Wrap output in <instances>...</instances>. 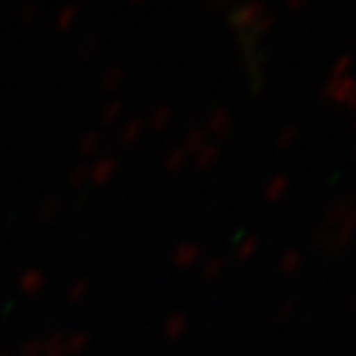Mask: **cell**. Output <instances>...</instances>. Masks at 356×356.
<instances>
[{
    "mask_svg": "<svg viewBox=\"0 0 356 356\" xmlns=\"http://www.w3.org/2000/svg\"><path fill=\"white\" fill-rule=\"evenodd\" d=\"M266 4L261 0H250L242 4L236 13L232 14V26L238 30V32H252L255 26L259 24L264 18L267 16Z\"/></svg>",
    "mask_w": 356,
    "mask_h": 356,
    "instance_id": "1",
    "label": "cell"
},
{
    "mask_svg": "<svg viewBox=\"0 0 356 356\" xmlns=\"http://www.w3.org/2000/svg\"><path fill=\"white\" fill-rule=\"evenodd\" d=\"M325 97L346 107H356V79L350 76L331 77L325 88Z\"/></svg>",
    "mask_w": 356,
    "mask_h": 356,
    "instance_id": "2",
    "label": "cell"
},
{
    "mask_svg": "<svg viewBox=\"0 0 356 356\" xmlns=\"http://www.w3.org/2000/svg\"><path fill=\"white\" fill-rule=\"evenodd\" d=\"M115 172H117V161L115 159H103V161H97L93 165V168L88 172V178L93 184L102 186L113 178Z\"/></svg>",
    "mask_w": 356,
    "mask_h": 356,
    "instance_id": "3",
    "label": "cell"
},
{
    "mask_svg": "<svg viewBox=\"0 0 356 356\" xmlns=\"http://www.w3.org/2000/svg\"><path fill=\"white\" fill-rule=\"evenodd\" d=\"M198 257H200V250L194 243H182V245H178L177 250H175V255H172L175 264L178 267H182V269H188V267L196 266Z\"/></svg>",
    "mask_w": 356,
    "mask_h": 356,
    "instance_id": "4",
    "label": "cell"
},
{
    "mask_svg": "<svg viewBox=\"0 0 356 356\" xmlns=\"http://www.w3.org/2000/svg\"><path fill=\"white\" fill-rule=\"evenodd\" d=\"M208 129L218 137H226L232 129V117L226 109H216L214 113L208 117Z\"/></svg>",
    "mask_w": 356,
    "mask_h": 356,
    "instance_id": "5",
    "label": "cell"
},
{
    "mask_svg": "<svg viewBox=\"0 0 356 356\" xmlns=\"http://www.w3.org/2000/svg\"><path fill=\"white\" fill-rule=\"evenodd\" d=\"M44 287V275L32 269V271H26L24 275L20 277V289L26 293V295H34L38 293L40 289Z\"/></svg>",
    "mask_w": 356,
    "mask_h": 356,
    "instance_id": "6",
    "label": "cell"
},
{
    "mask_svg": "<svg viewBox=\"0 0 356 356\" xmlns=\"http://www.w3.org/2000/svg\"><path fill=\"white\" fill-rule=\"evenodd\" d=\"M186 331V317L184 315H172L168 317L165 325V337L168 341H178Z\"/></svg>",
    "mask_w": 356,
    "mask_h": 356,
    "instance_id": "7",
    "label": "cell"
},
{
    "mask_svg": "<svg viewBox=\"0 0 356 356\" xmlns=\"http://www.w3.org/2000/svg\"><path fill=\"white\" fill-rule=\"evenodd\" d=\"M77 20V6L74 4H65L64 8L58 13L56 16V28L60 30V32H67L72 26L76 24Z\"/></svg>",
    "mask_w": 356,
    "mask_h": 356,
    "instance_id": "8",
    "label": "cell"
},
{
    "mask_svg": "<svg viewBox=\"0 0 356 356\" xmlns=\"http://www.w3.org/2000/svg\"><path fill=\"white\" fill-rule=\"evenodd\" d=\"M89 343V337L86 332H74L72 337H67L64 343H62V348H64L65 355H77L81 353Z\"/></svg>",
    "mask_w": 356,
    "mask_h": 356,
    "instance_id": "9",
    "label": "cell"
},
{
    "mask_svg": "<svg viewBox=\"0 0 356 356\" xmlns=\"http://www.w3.org/2000/svg\"><path fill=\"white\" fill-rule=\"evenodd\" d=\"M218 156V149L212 145V143H204L202 147L196 151V166L200 170H206L208 166L212 165L216 161Z\"/></svg>",
    "mask_w": 356,
    "mask_h": 356,
    "instance_id": "10",
    "label": "cell"
},
{
    "mask_svg": "<svg viewBox=\"0 0 356 356\" xmlns=\"http://www.w3.org/2000/svg\"><path fill=\"white\" fill-rule=\"evenodd\" d=\"M143 121L140 119H135V121H129L125 129H123V133H121V139L125 145H133V143H137L140 139V135H143Z\"/></svg>",
    "mask_w": 356,
    "mask_h": 356,
    "instance_id": "11",
    "label": "cell"
},
{
    "mask_svg": "<svg viewBox=\"0 0 356 356\" xmlns=\"http://www.w3.org/2000/svg\"><path fill=\"white\" fill-rule=\"evenodd\" d=\"M123 81V70L121 67H109L103 76V88L107 91H115Z\"/></svg>",
    "mask_w": 356,
    "mask_h": 356,
    "instance_id": "12",
    "label": "cell"
},
{
    "mask_svg": "<svg viewBox=\"0 0 356 356\" xmlns=\"http://www.w3.org/2000/svg\"><path fill=\"white\" fill-rule=\"evenodd\" d=\"M170 119H172V111H170L168 107H161V109H156V111L151 115L149 123H151V127L153 129H165L166 125L170 123Z\"/></svg>",
    "mask_w": 356,
    "mask_h": 356,
    "instance_id": "13",
    "label": "cell"
},
{
    "mask_svg": "<svg viewBox=\"0 0 356 356\" xmlns=\"http://www.w3.org/2000/svg\"><path fill=\"white\" fill-rule=\"evenodd\" d=\"M186 163V151L180 147L177 151H172V153L168 154V159H166V168L170 170V172H178L182 166Z\"/></svg>",
    "mask_w": 356,
    "mask_h": 356,
    "instance_id": "14",
    "label": "cell"
},
{
    "mask_svg": "<svg viewBox=\"0 0 356 356\" xmlns=\"http://www.w3.org/2000/svg\"><path fill=\"white\" fill-rule=\"evenodd\" d=\"M121 109H123V105L121 102H111L105 109H103L102 113V121L105 125H113L115 121L119 119V115H121Z\"/></svg>",
    "mask_w": 356,
    "mask_h": 356,
    "instance_id": "15",
    "label": "cell"
},
{
    "mask_svg": "<svg viewBox=\"0 0 356 356\" xmlns=\"http://www.w3.org/2000/svg\"><path fill=\"white\" fill-rule=\"evenodd\" d=\"M350 67H353V58H350V56H341V58H339V60L334 62V65H332L331 77L348 76Z\"/></svg>",
    "mask_w": 356,
    "mask_h": 356,
    "instance_id": "16",
    "label": "cell"
},
{
    "mask_svg": "<svg viewBox=\"0 0 356 356\" xmlns=\"http://www.w3.org/2000/svg\"><path fill=\"white\" fill-rule=\"evenodd\" d=\"M204 145V133L200 129H194L188 133V137L184 140V151H198Z\"/></svg>",
    "mask_w": 356,
    "mask_h": 356,
    "instance_id": "17",
    "label": "cell"
},
{
    "mask_svg": "<svg viewBox=\"0 0 356 356\" xmlns=\"http://www.w3.org/2000/svg\"><path fill=\"white\" fill-rule=\"evenodd\" d=\"M99 143H102V137H99V133H89L88 137L83 139V143H81V153H83V154H93L95 151H97Z\"/></svg>",
    "mask_w": 356,
    "mask_h": 356,
    "instance_id": "18",
    "label": "cell"
},
{
    "mask_svg": "<svg viewBox=\"0 0 356 356\" xmlns=\"http://www.w3.org/2000/svg\"><path fill=\"white\" fill-rule=\"evenodd\" d=\"M89 291V283H86V281H79V283H76V285H72V289L67 291V299L70 301H74V303H77V301H81L86 295H88Z\"/></svg>",
    "mask_w": 356,
    "mask_h": 356,
    "instance_id": "19",
    "label": "cell"
},
{
    "mask_svg": "<svg viewBox=\"0 0 356 356\" xmlns=\"http://www.w3.org/2000/svg\"><path fill=\"white\" fill-rule=\"evenodd\" d=\"M46 353V343L44 341H30L28 344H24L22 348V356H40Z\"/></svg>",
    "mask_w": 356,
    "mask_h": 356,
    "instance_id": "20",
    "label": "cell"
},
{
    "mask_svg": "<svg viewBox=\"0 0 356 356\" xmlns=\"http://www.w3.org/2000/svg\"><path fill=\"white\" fill-rule=\"evenodd\" d=\"M36 16H38V6L32 2V4H26L24 8L20 10V22L22 24H32L34 20H36Z\"/></svg>",
    "mask_w": 356,
    "mask_h": 356,
    "instance_id": "21",
    "label": "cell"
},
{
    "mask_svg": "<svg viewBox=\"0 0 356 356\" xmlns=\"http://www.w3.org/2000/svg\"><path fill=\"white\" fill-rule=\"evenodd\" d=\"M222 269H224V264H222L220 259H212V261L206 266V277H208V280H216L218 275L222 273Z\"/></svg>",
    "mask_w": 356,
    "mask_h": 356,
    "instance_id": "22",
    "label": "cell"
},
{
    "mask_svg": "<svg viewBox=\"0 0 356 356\" xmlns=\"http://www.w3.org/2000/svg\"><path fill=\"white\" fill-rule=\"evenodd\" d=\"M309 2H311V0H285L287 8H289V10H295V13H297V10H303Z\"/></svg>",
    "mask_w": 356,
    "mask_h": 356,
    "instance_id": "23",
    "label": "cell"
},
{
    "mask_svg": "<svg viewBox=\"0 0 356 356\" xmlns=\"http://www.w3.org/2000/svg\"><path fill=\"white\" fill-rule=\"evenodd\" d=\"M133 2H145V0H133Z\"/></svg>",
    "mask_w": 356,
    "mask_h": 356,
    "instance_id": "24",
    "label": "cell"
},
{
    "mask_svg": "<svg viewBox=\"0 0 356 356\" xmlns=\"http://www.w3.org/2000/svg\"><path fill=\"white\" fill-rule=\"evenodd\" d=\"M216 2H224V0H216Z\"/></svg>",
    "mask_w": 356,
    "mask_h": 356,
    "instance_id": "25",
    "label": "cell"
}]
</instances>
